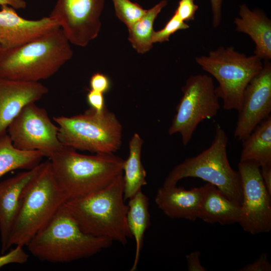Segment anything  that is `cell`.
Here are the masks:
<instances>
[{"mask_svg":"<svg viewBox=\"0 0 271 271\" xmlns=\"http://www.w3.org/2000/svg\"><path fill=\"white\" fill-rule=\"evenodd\" d=\"M60 27L25 44L0 49V78L39 82L54 75L73 56Z\"/></svg>","mask_w":271,"mask_h":271,"instance_id":"1","label":"cell"},{"mask_svg":"<svg viewBox=\"0 0 271 271\" xmlns=\"http://www.w3.org/2000/svg\"><path fill=\"white\" fill-rule=\"evenodd\" d=\"M49 159L68 200L84 197L107 187L123 173L124 161L114 153L84 155L66 146Z\"/></svg>","mask_w":271,"mask_h":271,"instance_id":"2","label":"cell"},{"mask_svg":"<svg viewBox=\"0 0 271 271\" xmlns=\"http://www.w3.org/2000/svg\"><path fill=\"white\" fill-rule=\"evenodd\" d=\"M123 173L104 189L88 196L69 199L64 203L85 233L112 242L126 244L131 235L126 215Z\"/></svg>","mask_w":271,"mask_h":271,"instance_id":"3","label":"cell"},{"mask_svg":"<svg viewBox=\"0 0 271 271\" xmlns=\"http://www.w3.org/2000/svg\"><path fill=\"white\" fill-rule=\"evenodd\" d=\"M112 242L84 233L63 204L27 246L42 261L65 263L92 256Z\"/></svg>","mask_w":271,"mask_h":271,"instance_id":"4","label":"cell"},{"mask_svg":"<svg viewBox=\"0 0 271 271\" xmlns=\"http://www.w3.org/2000/svg\"><path fill=\"white\" fill-rule=\"evenodd\" d=\"M67 200L54 176L50 161L43 163L40 171L23 191L9 248L13 245L27 246Z\"/></svg>","mask_w":271,"mask_h":271,"instance_id":"5","label":"cell"},{"mask_svg":"<svg viewBox=\"0 0 271 271\" xmlns=\"http://www.w3.org/2000/svg\"><path fill=\"white\" fill-rule=\"evenodd\" d=\"M228 139L217 124L212 142L197 156L186 159L176 165L165 179L163 186H173L183 178H200L215 186L230 200L241 206L242 187L238 171L230 165L227 155Z\"/></svg>","mask_w":271,"mask_h":271,"instance_id":"6","label":"cell"},{"mask_svg":"<svg viewBox=\"0 0 271 271\" xmlns=\"http://www.w3.org/2000/svg\"><path fill=\"white\" fill-rule=\"evenodd\" d=\"M196 63L218 82L216 94L226 110L239 111L244 91L251 80L263 68L262 60L255 55L247 56L233 46H221L208 56L195 58Z\"/></svg>","mask_w":271,"mask_h":271,"instance_id":"7","label":"cell"},{"mask_svg":"<svg viewBox=\"0 0 271 271\" xmlns=\"http://www.w3.org/2000/svg\"><path fill=\"white\" fill-rule=\"evenodd\" d=\"M53 118L64 146L95 154L114 153L121 146L122 125L106 108L100 113L90 108L82 114Z\"/></svg>","mask_w":271,"mask_h":271,"instance_id":"8","label":"cell"},{"mask_svg":"<svg viewBox=\"0 0 271 271\" xmlns=\"http://www.w3.org/2000/svg\"><path fill=\"white\" fill-rule=\"evenodd\" d=\"M215 89L211 76L200 74L190 76L182 88L183 95L176 106L169 134L179 133L183 145H187L198 124L214 117L220 108Z\"/></svg>","mask_w":271,"mask_h":271,"instance_id":"9","label":"cell"},{"mask_svg":"<svg viewBox=\"0 0 271 271\" xmlns=\"http://www.w3.org/2000/svg\"><path fill=\"white\" fill-rule=\"evenodd\" d=\"M32 102L25 106L9 125L7 133L16 148L39 151L48 158L64 146L58 138V126L47 111Z\"/></svg>","mask_w":271,"mask_h":271,"instance_id":"10","label":"cell"},{"mask_svg":"<svg viewBox=\"0 0 271 271\" xmlns=\"http://www.w3.org/2000/svg\"><path fill=\"white\" fill-rule=\"evenodd\" d=\"M242 187L241 217L239 224L252 234L271 229V195L263 182L260 167L252 162L238 165Z\"/></svg>","mask_w":271,"mask_h":271,"instance_id":"11","label":"cell"},{"mask_svg":"<svg viewBox=\"0 0 271 271\" xmlns=\"http://www.w3.org/2000/svg\"><path fill=\"white\" fill-rule=\"evenodd\" d=\"M104 4V0H57L49 17L71 44L84 47L99 34Z\"/></svg>","mask_w":271,"mask_h":271,"instance_id":"12","label":"cell"},{"mask_svg":"<svg viewBox=\"0 0 271 271\" xmlns=\"http://www.w3.org/2000/svg\"><path fill=\"white\" fill-rule=\"evenodd\" d=\"M234 131L243 141L271 112V63L265 60L261 71L246 86Z\"/></svg>","mask_w":271,"mask_h":271,"instance_id":"13","label":"cell"},{"mask_svg":"<svg viewBox=\"0 0 271 271\" xmlns=\"http://www.w3.org/2000/svg\"><path fill=\"white\" fill-rule=\"evenodd\" d=\"M59 27L48 17L37 20L20 16L16 9L3 5L0 10V49H9L25 44Z\"/></svg>","mask_w":271,"mask_h":271,"instance_id":"14","label":"cell"},{"mask_svg":"<svg viewBox=\"0 0 271 271\" xmlns=\"http://www.w3.org/2000/svg\"><path fill=\"white\" fill-rule=\"evenodd\" d=\"M39 82H28L0 78V136L23 107L36 102L48 92Z\"/></svg>","mask_w":271,"mask_h":271,"instance_id":"15","label":"cell"},{"mask_svg":"<svg viewBox=\"0 0 271 271\" xmlns=\"http://www.w3.org/2000/svg\"><path fill=\"white\" fill-rule=\"evenodd\" d=\"M42 166L43 163H41L31 169L0 182V234L2 253L9 248L10 236L19 210L23 191Z\"/></svg>","mask_w":271,"mask_h":271,"instance_id":"16","label":"cell"},{"mask_svg":"<svg viewBox=\"0 0 271 271\" xmlns=\"http://www.w3.org/2000/svg\"><path fill=\"white\" fill-rule=\"evenodd\" d=\"M204 193V186L190 190L176 185L163 186L158 189L155 200L169 217L194 221L198 218Z\"/></svg>","mask_w":271,"mask_h":271,"instance_id":"17","label":"cell"},{"mask_svg":"<svg viewBox=\"0 0 271 271\" xmlns=\"http://www.w3.org/2000/svg\"><path fill=\"white\" fill-rule=\"evenodd\" d=\"M239 17L234 19L237 31L249 36L255 44L254 55L261 60L271 59V22L259 10H250L245 5L239 7Z\"/></svg>","mask_w":271,"mask_h":271,"instance_id":"18","label":"cell"},{"mask_svg":"<svg viewBox=\"0 0 271 271\" xmlns=\"http://www.w3.org/2000/svg\"><path fill=\"white\" fill-rule=\"evenodd\" d=\"M198 218L208 223L221 225L239 223L241 217V206L230 200L215 186L207 183Z\"/></svg>","mask_w":271,"mask_h":271,"instance_id":"19","label":"cell"},{"mask_svg":"<svg viewBox=\"0 0 271 271\" xmlns=\"http://www.w3.org/2000/svg\"><path fill=\"white\" fill-rule=\"evenodd\" d=\"M126 215L128 229L136 243L135 255L130 271L136 270L143 246L144 235L150 225V214L148 197L139 191L128 199Z\"/></svg>","mask_w":271,"mask_h":271,"instance_id":"20","label":"cell"},{"mask_svg":"<svg viewBox=\"0 0 271 271\" xmlns=\"http://www.w3.org/2000/svg\"><path fill=\"white\" fill-rule=\"evenodd\" d=\"M242 141L240 162H252L259 167L271 164V116L262 120Z\"/></svg>","mask_w":271,"mask_h":271,"instance_id":"21","label":"cell"},{"mask_svg":"<svg viewBox=\"0 0 271 271\" xmlns=\"http://www.w3.org/2000/svg\"><path fill=\"white\" fill-rule=\"evenodd\" d=\"M144 141L134 133L129 143V155L123 166V192L125 200L134 196L147 184V173L141 160Z\"/></svg>","mask_w":271,"mask_h":271,"instance_id":"22","label":"cell"},{"mask_svg":"<svg viewBox=\"0 0 271 271\" xmlns=\"http://www.w3.org/2000/svg\"><path fill=\"white\" fill-rule=\"evenodd\" d=\"M45 157L39 151H23L14 147L7 133L0 136V178L17 169H31Z\"/></svg>","mask_w":271,"mask_h":271,"instance_id":"23","label":"cell"},{"mask_svg":"<svg viewBox=\"0 0 271 271\" xmlns=\"http://www.w3.org/2000/svg\"><path fill=\"white\" fill-rule=\"evenodd\" d=\"M167 4L166 0L160 1L153 8L148 10L144 16L127 28L129 34L128 40L138 53L145 54L153 47L154 21Z\"/></svg>","mask_w":271,"mask_h":271,"instance_id":"24","label":"cell"},{"mask_svg":"<svg viewBox=\"0 0 271 271\" xmlns=\"http://www.w3.org/2000/svg\"><path fill=\"white\" fill-rule=\"evenodd\" d=\"M115 14L118 19L127 28L131 27L144 16L147 10L137 3L130 0H112Z\"/></svg>","mask_w":271,"mask_h":271,"instance_id":"25","label":"cell"},{"mask_svg":"<svg viewBox=\"0 0 271 271\" xmlns=\"http://www.w3.org/2000/svg\"><path fill=\"white\" fill-rule=\"evenodd\" d=\"M189 28V26L174 13L167 23L165 27L158 31H154L152 43H163L169 40L171 35L181 30H185Z\"/></svg>","mask_w":271,"mask_h":271,"instance_id":"26","label":"cell"},{"mask_svg":"<svg viewBox=\"0 0 271 271\" xmlns=\"http://www.w3.org/2000/svg\"><path fill=\"white\" fill-rule=\"evenodd\" d=\"M28 258L29 255L24 250L23 247L16 245L15 248L9 252L0 255V268L11 263H25Z\"/></svg>","mask_w":271,"mask_h":271,"instance_id":"27","label":"cell"},{"mask_svg":"<svg viewBox=\"0 0 271 271\" xmlns=\"http://www.w3.org/2000/svg\"><path fill=\"white\" fill-rule=\"evenodd\" d=\"M198 6L194 0H180L175 13L183 21L186 22L193 20Z\"/></svg>","mask_w":271,"mask_h":271,"instance_id":"28","label":"cell"},{"mask_svg":"<svg viewBox=\"0 0 271 271\" xmlns=\"http://www.w3.org/2000/svg\"><path fill=\"white\" fill-rule=\"evenodd\" d=\"M90 89L102 93L107 92L110 87V81L105 75L96 72L93 74L89 80Z\"/></svg>","mask_w":271,"mask_h":271,"instance_id":"29","label":"cell"},{"mask_svg":"<svg viewBox=\"0 0 271 271\" xmlns=\"http://www.w3.org/2000/svg\"><path fill=\"white\" fill-rule=\"evenodd\" d=\"M86 99L91 108L100 113L106 108L103 93L90 89L87 94Z\"/></svg>","mask_w":271,"mask_h":271,"instance_id":"30","label":"cell"},{"mask_svg":"<svg viewBox=\"0 0 271 271\" xmlns=\"http://www.w3.org/2000/svg\"><path fill=\"white\" fill-rule=\"evenodd\" d=\"M238 270L270 271L271 270V264L268 260L267 254L265 253H262L256 260L246 265Z\"/></svg>","mask_w":271,"mask_h":271,"instance_id":"31","label":"cell"},{"mask_svg":"<svg viewBox=\"0 0 271 271\" xmlns=\"http://www.w3.org/2000/svg\"><path fill=\"white\" fill-rule=\"evenodd\" d=\"M201 253L199 251H195L187 254L186 256L189 271H206V268L203 266L200 261Z\"/></svg>","mask_w":271,"mask_h":271,"instance_id":"32","label":"cell"},{"mask_svg":"<svg viewBox=\"0 0 271 271\" xmlns=\"http://www.w3.org/2000/svg\"><path fill=\"white\" fill-rule=\"evenodd\" d=\"M213 14L212 24L214 28L219 26L222 18L221 6L222 0H210Z\"/></svg>","mask_w":271,"mask_h":271,"instance_id":"33","label":"cell"},{"mask_svg":"<svg viewBox=\"0 0 271 271\" xmlns=\"http://www.w3.org/2000/svg\"><path fill=\"white\" fill-rule=\"evenodd\" d=\"M260 171L265 186L271 195V164L260 167Z\"/></svg>","mask_w":271,"mask_h":271,"instance_id":"34","label":"cell"},{"mask_svg":"<svg viewBox=\"0 0 271 271\" xmlns=\"http://www.w3.org/2000/svg\"><path fill=\"white\" fill-rule=\"evenodd\" d=\"M7 5L16 10L24 9L27 7V3L24 0H0V6Z\"/></svg>","mask_w":271,"mask_h":271,"instance_id":"35","label":"cell"}]
</instances>
